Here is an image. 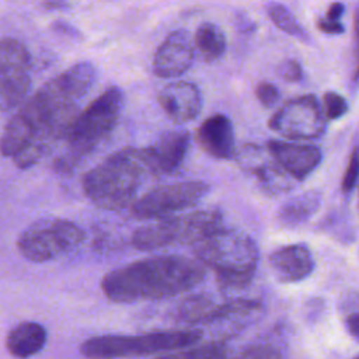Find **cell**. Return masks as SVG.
<instances>
[{
  "instance_id": "obj_24",
  "label": "cell",
  "mask_w": 359,
  "mask_h": 359,
  "mask_svg": "<svg viewBox=\"0 0 359 359\" xmlns=\"http://www.w3.org/2000/svg\"><path fill=\"white\" fill-rule=\"evenodd\" d=\"M156 359H226V348L222 344L213 342L158 356Z\"/></svg>"
},
{
  "instance_id": "obj_19",
  "label": "cell",
  "mask_w": 359,
  "mask_h": 359,
  "mask_svg": "<svg viewBox=\"0 0 359 359\" xmlns=\"http://www.w3.org/2000/svg\"><path fill=\"white\" fill-rule=\"evenodd\" d=\"M46 342L45 328L32 321H24L15 325L6 338L8 352L20 359L29 358L38 353Z\"/></svg>"
},
{
  "instance_id": "obj_34",
  "label": "cell",
  "mask_w": 359,
  "mask_h": 359,
  "mask_svg": "<svg viewBox=\"0 0 359 359\" xmlns=\"http://www.w3.org/2000/svg\"><path fill=\"white\" fill-rule=\"evenodd\" d=\"M353 359H359V355H358V356H355V358H353Z\"/></svg>"
},
{
  "instance_id": "obj_11",
  "label": "cell",
  "mask_w": 359,
  "mask_h": 359,
  "mask_svg": "<svg viewBox=\"0 0 359 359\" xmlns=\"http://www.w3.org/2000/svg\"><path fill=\"white\" fill-rule=\"evenodd\" d=\"M234 157L244 171L257 178L258 185L268 195L285 194L294 187L296 180L275 161L268 149L264 150L255 144H245L236 151Z\"/></svg>"
},
{
  "instance_id": "obj_6",
  "label": "cell",
  "mask_w": 359,
  "mask_h": 359,
  "mask_svg": "<svg viewBox=\"0 0 359 359\" xmlns=\"http://www.w3.org/2000/svg\"><path fill=\"white\" fill-rule=\"evenodd\" d=\"M220 229H223V216L219 210H194L139 227L132 236V244L137 250L143 251L165 248L177 244L195 245Z\"/></svg>"
},
{
  "instance_id": "obj_4",
  "label": "cell",
  "mask_w": 359,
  "mask_h": 359,
  "mask_svg": "<svg viewBox=\"0 0 359 359\" xmlns=\"http://www.w3.org/2000/svg\"><path fill=\"white\" fill-rule=\"evenodd\" d=\"M201 264L216 272L226 287L247 286L257 268L258 248L254 240L237 230L220 229L194 245Z\"/></svg>"
},
{
  "instance_id": "obj_17",
  "label": "cell",
  "mask_w": 359,
  "mask_h": 359,
  "mask_svg": "<svg viewBox=\"0 0 359 359\" xmlns=\"http://www.w3.org/2000/svg\"><path fill=\"white\" fill-rule=\"evenodd\" d=\"M189 142L187 130H168L163 133L153 146L147 147L153 174H171L177 171L187 157Z\"/></svg>"
},
{
  "instance_id": "obj_12",
  "label": "cell",
  "mask_w": 359,
  "mask_h": 359,
  "mask_svg": "<svg viewBox=\"0 0 359 359\" xmlns=\"http://www.w3.org/2000/svg\"><path fill=\"white\" fill-rule=\"evenodd\" d=\"M43 121L45 115L31 95L4 126L0 136L1 156L14 158L31 143L39 128L43 125Z\"/></svg>"
},
{
  "instance_id": "obj_7",
  "label": "cell",
  "mask_w": 359,
  "mask_h": 359,
  "mask_svg": "<svg viewBox=\"0 0 359 359\" xmlns=\"http://www.w3.org/2000/svg\"><path fill=\"white\" fill-rule=\"evenodd\" d=\"M84 240V231L67 219H41L18 237L17 247L32 262L52 261L73 251Z\"/></svg>"
},
{
  "instance_id": "obj_31",
  "label": "cell",
  "mask_w": 359,
  "mask_h": 359,
  "mask_svg": "<svg viewBox=\"0 0 359 359\" xmlns=\"http://www.w3.org/2000/svg\"><path fill=\"white\" fill-rule=\"evenodd\" d=\"M345 324H346L348 332H349L356 341H359V311L348 314Z\"/></svg>"
},
{
  "instance_id": "obj_29",
  "label": "cell",
  "mask_w": 359,
  "mask_h": 359,
  "mask_svg": "<svg viewBox=\"0 0 359 359\" xmlns=\"http://www.w3.org/2000/svg\"><path fill=\"white\" fill-rule=\"evenodd\" d=\"M353 39H355V70H353V83H359V7L353 15Z\"/></svg>"
},
{
  "instance_id": "obj_23",
  "label": "cell",
  "mask_w": 359,
  "mask_h": 359,
  "mask_svg": "<svg viewBox=\"0 0 359 359\" xmlns=\"http://www.w3.org/2000/svg\"><path fill=\"white\" fill-rule=\"evenodd\" d=\"M268 15L272 20V22L282 29L283 32L299 38L300 41H307L309 35L304 31V28L299 24V21L294 18V15L283 6L279 3H271L268 6Z\"/></svg>"
},
{
  "instance_id": "obj_9",
  "label": "cell",
  "mask_w": 359,
  "mask_h": 359,
  "mask_svg": "<svg viewBox=\"0 0 359 359\" xmlns=\"http://www.w3.org/2000/svg\"><path fill=\"white\" fill-rule=\"evenodd\" d=\"M31 55L14 38L0 41V111L20 108L31 88Z\"/></svg>"
},
{
  "instance_id": "obj_3",
  "label": "cell",
  "mask_w": 359,
  "mask_h": 359,
  "mask_svg": "<svg viewBox=\"0 0 359 359\" xmlns=\"http://www.w3.org/2000/svg\"><path fill=\"white\" fill-rule=\"evenodd\" d=\"M123 105L122 90L109 87L80 111L67 133L65 153L55 160V168L60 172L72 171L91 154L115 129Z\"/></svg>"
},
{
  "instance_id": "obj_21",
  "label": "cell",
  "mask_w": 359,
  "mask_h": 359,
  "mask_svg": "<svg viewBox=\"0 0 359 359\" xmlns=\"http://www.w3.org/2000/svg\"><path fill=\"white\" fill-rule=\"evenodd\" d=\"M194 43L206 62H215L220 59L227 48L224 32L219 25L213 22H202L198 27Z\"/></svg>"
},
{
  "instance_id": "obj_28",
  "label": "cell",
  "mask_w": 359,
  "mask_h": 359,
  "mask_svg": "<svg viewBox=\"0 0 359 359\" xmlns=\"http://www.w3.org/2000/svg\"><path fill=\"white\" fill-rule=\"evenodd\" d=\"M276 72H278L279 77H282L285 81H289V83H296L303 79V69H302L300 63L293 59H287V60L282 62L278 66Z\"/></svg>"
},
{
  "instance_id": "obj_8",
  "label": "cell",
  "mask_w": 359,
  "mask_h": 359,
  "mask_svg": "<svg viewBox=\"0 0 359 359\" xmlns=\"http://www.w3.org/2000/svg\"><path fill=\"white\" fill-rule=\"evenodd\" d=\"M209 192L203 181H180L160 185L140 198L130 206L132 215L143 220H161L196 205Z\"/></svg>"
},
{
  "instance_id": "obj_5",
  "label": "cell",
  "mask_w": 359,
  "mask_h": 359,
  "mask_svg": "<svg viewBox=\"0 0 359 359\" xmlns=\"http://www.w3.org/2000/svg\"><path fill=\"white\" fill-rule=\"evenodd\" d=\"M202 337L199 330H165L142 335H100L81 345L88 359H125L153 355L163 351L194 346Z\"/></svg>"
},
{
  "instance_id": "obj_15",
  "label": "cell",
  "mask_w": 359,
  "mask_h": 359,
  "mask_svg": "<svg viewBox=\"0 0 359 359\" xmlns=\"http://www.w3.org/2000/svg\"><path fill=\"white\" fill-rule=\"evenodd\" d=\"M158 104L164 114L175 123L194 121L202 109V94L196 84L175 81L167 84L158 93Z\"/></svg>"
},
{
  "instance_id": "obj_32",
  "label": "cell",
  "mask_w": 359,
  "mask_h": 359,
  "mask_svg": "<svg viewBox=\"0 0 359 359\" xmlns=\"http://www.w3.org/2000/svg\"><path fill=\"white\" fill-rule=\"evenodd\" d=\"M344 10H345V7H344L342 3H332V4L330 6V8L327 10L325 17L330 18V20L339 21V18H341L342 14H344Z\"/></svg>"
},
{
  "instance_id": "obj_10",
  "label": "cell",
  "mask_w": 359,
  "mask_h": 359,
  "mask_svg": "<svg viewBox=\"0 0 359 359\" xmlns=\"http://www.w3.org/2000/svg\"><path fill=\"white\" fill-rule=\"evenodd\" d=\"M272 130L293 140L317 139L325 132V116L313 94L285 102L269 119Z\"/></svg>"
},
{
  "instance_id": "obj_13",
  "label": "cell",
  "mask_w": 359,
  "mask_h": 359,
  "mask_svg": "<svg viewBox=\"0 0 359 359\" xmlns=\"http://www.w3.org/2000/svg\"><path fill=\"white\" fill-rule=\"evenodd\" d=\"M195 49L184 29L170 32L153 56V72L157 77L172 79L184 74L194 63Z\"/></svg>"
},
{
  "instance_id": "obj_16",
  "label": "cell",
  "mask_w": 359,
  "mask_h": 359,
  "mask_svg": "<svg viewBox=\"0 0 359 359\" xmlns=\"http://www.w3.org/2000/svg\"><path fill=\"white\" fill-rule=\"evenodd\" d=\"M196 140L202 150L220 160H229L236 156L234 129L231 121L222 114L206 118L196 132Z\"/></svg>"
},
{
  "instance_id": "obj_22",
  "label": "cell",
  "mask_w": 359,
  "mask_h": 359,
  "mask_svg": "<svg viewBox=\"0 0 359 359\" xmlns=\"http://www.w3.org/2000/svg\"><path fill=\"white\" fill-rule=\"evenodd\" d=\"M219 304L205 296H191L180 306V317L187 323H212L216 318Z\"/></svg>"
},
{
  "instance_id": "obj_27",
  "label": "cell",
  "mask_w": 359,
  "mask_h": 359,
  "mask_svg": "<svg viewBox=\"0 0 359 359\" xmlns=\"http://www.w3.org/2000/svg\"><path fill=\"white\" fill-rule=\"evenodd\" d=\"M255 94H257L258 101L266 108L276 105L280 98V93H279L278 87L268 81H261L255 88Z\"/></svg>"
},
{
  "instance_id": "obj_26",
  "label": "cell",
  "mask_w": 359,
  "mask_h": 359,
  "mask_svg": "<svg viewBox=\"0 0 359 359\" xmlns=\"http://www.w3.org/2000/svg\"><path fill=\"white\" fill-rule=\"evenodd\" d=\"M358 180H359V146H356L349 156L348 165L341 181L342 192L344 194L351 192L356 187Z\"/></svg>"
},
{
  "instance_id": "obj_2",
  "label": "cell",
  "mask_w": 359,
  "mask_h": 359,
  "mask_svg": "<svg viewBox=\"0 0 359 359\" xmlns=\"http://www.w3.org/2000/svg\"><path fill=\"white\" fill-rule=\"evenodd\" d=\"M150 174L147 147H123L86 172L83 191L95 206L122 210L136 202L139 188Z\"/></svg>"
},
{
  "instance_id": "obj_1",
  "label": "cell",
  "mask_w": 359,
  "mask_h": 359,
  "mask_svg": "<svg viewBox=\"0 0 359 359\" xmlns=\"http://www.w3.org/2000/svg\"><path fill=\"white\" fill-rule=\"evenodd\" d=\"M205 278V265L180 255L140 259L108 272L104 294L116 303L157 300L191 290Z\"/></svg>"
},
{
  "instance_id": "obj_14",
  "label": "cell",
  "mask_w": 359,
  "mask_h": 359,
  "mask_svg": "<svg viewBox=\"0 0 359 359\" xmlns=\"http://www.w3.org/2000/svg\"><path fill=\"white\" fill-rule=\"evenodd\" d=\"M275 161L296 181L307 178L321 163V150L314 144L269 140L266 144Z\"/></svg>"
},
{
  "instance_id": "obj_33",
  "label": "cell",
  "mask_w": 359,
  "mask_h": 359,
  "mask_svg": "<svg viewBox=\"0 0 359 359\" xmlns=\"http://www.w3.org/2000/svg\"><path fill=\"white\" fill-rule=\"evenodd\" d=\"M69 3L66 0H43L42 7L46 10H62L66 8Z\"/></svg>"
},
{
  "instance_id": "obj_25",
  "label": "cell",
  "mask_w": 359,
  "mask_h": 359,
  "mask_svg": "<svg viewBox=\"0 0 359 359\" xmlns=\"http://www.w3.org/2000/svg\"><path fill=\"white\" fill-rule=\"evenodd\" d=\"M323 112L327 119H338L348 112L346 100L334 91H327L323 98Z\"/></svg>"
},
{
  "instance_id": "obj_18",
  "label": "cell",
  "mask_w": 359,
  "mask_h": 359,
  "mask_svg": "<svg viewBox=\"0 0 359 359\" xmlns=\"http://www.w3.org/2000/svg\"><path fill=\"white\" fill-rule=\"evenodd\" d=\"M269 266L279 282H299L314 269L310 250L303 244H290L275 250L269 255Z\"/></svg>"
},
{
  "instance_id": "obj_20",
  "label": "cell",
  "mask_w": 359,
  "mask_h": 359,
  "mask_svg": "<svg viewBox=\"0 0 359 359\" xmlns=\"http://www.w3.org/2000/svg\"><path fill=\"white\" fill-rule=\"evenodd\" d=\"M321 194L307 191L287 199L278 212V220L287 227H296L306 223L320 208Z\"/></svg>"
},
{
  "instance_id": "obj_30",
  "label": "cell",
  "mask_w": 359,
  "mask_h": 359,
  "mask_svg": "<svg viewBox=\"0 0 359 359\" xmlns=\"http://www.w3.org/2000/svg\"><path fill=\"white\" fill-rule=\"evenodd\" d=\"M317 27L320 31L330 34V35H337V34H342L345 31L344 25L339 21L335 20H330L327 17H321L317 20Z\"/></svg>"
}]
</instances>
